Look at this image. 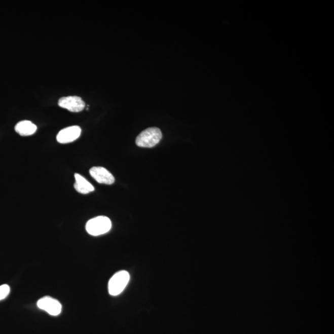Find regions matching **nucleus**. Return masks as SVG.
<instances>
[{"mask_svg": "<svg viewBox=\"0 0 334 334\" xmlns=\"http://www.w3.org/2000/svg\"><path fill=\"white\" fill-rule=\"evenodd\" d=\"M130 276L126 271L118 272L108 282V292L112 296L119 295L125 290L130 281Z\"/></svg>", "mask_w": 334, "mask_h": 334, "instance_id": "nucleus-3", "label": "nucleus"}, {"mask_svg": "<svg viewBox=\"0 0 334 334\" xmlns=\"http://www.w3.org/2000/svg\"><path fill=\"white\" fill-rule=\"evenodd\" d=\"M89 173L92 177L99 183L108 185L114 183V176L105 168L102 167H94L91 168Z\"/></svg>", "mask_w": 334, "mask_h": 334, "instance_id": "nucleus-7", "label": "nucleus"}, {"mask_svg": "<svg viewBox=\"0 0 334 334\" xmlns=\"http://www.w3.org/2000/svg\"><path fill=\"white\" fill-rule=\"evenodd\" d=\"M38 307L41 310L46 311L50 315L57 316L61 312L62 306L58 300L50 296H45L39 300Z\"/></svg>", "mask_w": 334, "mask_h": 334, "instance_id": "nucleus-4", "label": "nucleus"}, {"mask_svg": "<svg viewBox=\"0 0 334 334\" xmlns=\"http://www.w3.org/2000/svg\"><path fill=\"white\" fill-rule=\"evenodd\" d=\"M112 228V221L110 218L105 216L92 218L86 224V229L89 235L99 236L110 231Z\"/></svg>", "mask_w": 334, "mask_h": 334, "instance_id": "nucleus-2", "label": "nucleus"}, {"mask_svg": "<svg viewBox=\"0 0 334 334\" xmlns=\"http://www.w3.org/2000/svg\"><path fill=\"white\" fill-rule=\"evenodd\" d=\"M75 178L76 182L74 187L77 192L83 194V195H86V194L94 192V187L82 175L78 173H75Z\"/></svg>", "mask_w": 334, "mask_h": 334, "instance_id": "nucleus-8", "label": "nucleus"}, {"mask_svg": "<svg viewBox=\"0 0 334 334\" xmlns=\"http://www.w3.org/2000/svg\"><path fill=\"white\" fill-rule=\"evenodd\" d=\"M162 138V133L158 128L146 129L141 132L136 137V144L141 147L151 148L159 144Z\"/></svg>", "mask_w": 334, "mask_h": 334, "instance_id": "nucleus-1", "label": "nucleus"}, {"mask_svg": "<svg viewBox=\"0 0 334 334\" xmlns=\"http://www.w3.org/2000/svg\"><path fill=\"white\" fill-rule=\"evenodd\" d=\"M81 134V129L80 126H69L59 132L57 136V140L61 144H68L78 139Z\"/></svg>", "mask_w": 334, "mask_h": 334, "instance_id": "nucleus-6", "label": "nucleus"}, {"mask_svg": "<svg viewBox=\"0 0 334 334\" xmlns=\"http://www.w3.org/2000/svg\"><path fill=\"white\" fill-rule=\"evenodd\" d=\"M60 107L71 112H80L85 107V103L81 97L69 96L61 98L58 101Z\"/></svg>", "mask_w": 334, "mask_h": 334, "instance_id": "nucleus-5", "label": "nucleus"}, {"mask_svg": "<svg viewBox=\"0 0 334 334\" xmlns=\"http://www.w3.org/2000/svg\"><path fill=\"white\" fill-rule=\"evenodd\" d=\"M10 292V288L8 285L0 286V301L4 300L8 296Z\"/></svg>", "mask_w": 334, "mask_h": 334, "instance_id": "nucleus-10", "label": "nucleus"}, {"mask_svg": "<svg viewBox=\"0 0 334 334\" xmlns=\"http://www.w3.org/2000/svg\"><path fill=\"white\" fill-rule=\"evenodd\" d=\"M15 131L19 135L27 136L32 135L38 130L37 126L30 121L24 120L15 126Z\"/></svg>", "mask_w": 334, "mask_h": 334, "instance_id": "nucleus-9", "label": "nucleus"}]
</instances>
